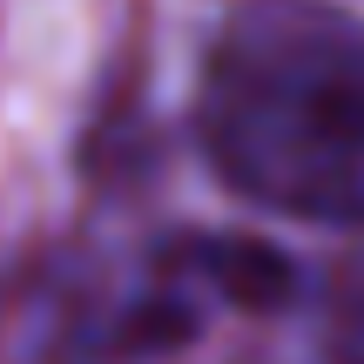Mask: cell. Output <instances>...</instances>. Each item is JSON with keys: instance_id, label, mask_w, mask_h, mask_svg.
I'll list each match as a JSON object with an SVG mask.
<instances>
[{"instance_id": "2", "label": "cell", "mask_w": 364, "mask_h": 364, "mask_svg": "<svg viewBox=\"0 0 364 364\" xmlns=\"http://www.w3.org/2000/svg\"><path fill=\"white\" fill-rule=\"evenodd\" d=\"M169 270L196 297H230L250 311H270L290 297V263L263 243H243V236H189L169 250Z\"/></svg>"}, {"instance_id": "1", "label": "cell", "mask_w": 364, "mask_h": 364, "mask_svg": "<svg viewBox=\"0 0 364 364\" xmlns=\"http://www.w3.org/2000/svg\"><path fill=\"white\" fill-rule=\"evenodd\" d=\"M196 129L236 196L364 230V14L338 0H236L203 54Z\"/></svg>"}]
</instances>
